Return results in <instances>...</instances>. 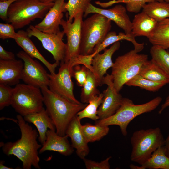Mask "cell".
Here are the masks:
<instances>
[{
	"instance_id": "6da1fadb",
	"label": "cell",
	"mask_w": 169,
	"mask_h": 169,
	"mask_svg": "<svg viewBox=\"0 0 169 169\" xmlns=\"http://www.w3.org/2000/svg\"><path fill=\"white\" fill-rule=\"evenodd\" d=\"M16 118L21 133L20 138L14 142H1L0 147L7 156L13 155L19 159L22 163L23 169H31L33 166L40 169L38 150L42 145L37 141L38 132L29 125L22 116L18 115Z\"/></svg>"
},
{
	"instance_id": "7a4b0ae2",
	"label": "cell",
	"mask_w": 169,
	"mask_h": 169,
	"mask_svg": "<svg viewBox=\"0 0 169 169\" xmlns=\"http://www.w3.org/2000/svg\"><path fill=\"white\" fill-rule=\"evenodd\" d=\"M40 89L45 110L55 127L56 133L61 136H65L71 121L88 103H73L53 92L48 87Z\"/></svg>"
},
{
	"instance_id": "3957f363",
	"label": "cell",
	"mask_w": 169,
	"mask_h": 169,
	"mask_svg": "<svg viewBox=\"0 0 169 169\" xmlns=\"http://www.w3.org/2000/svg\"><path fill=\"white\" fill-rule=\"evenodd\" d=\"M162 100L161 97L157 96L145 103L135 105L131 100L123 98L120 106L114 114L107 118L95 121V125L107 126L118 125L120 127L122 134L126 136L127 128L130 123L137 116L155 109Z\"/></svg>"
},
{
	"instance_id": "277c9868",
	"label": "cell",
	"mask_w": 169,
	"mask_h": 169,
	"mask_svg": "<svg viewBox=\"0 0 169 169\" xmlns=\"http://www.w3.org/2000/svg\"><path fill=\"white\" fill-rule=\"evenodd\" d=\"M54 4L39 0H17L9 8L6 22L15 29H20L36 19H43Z\"/></svg>"
},
{
	"instance_id": "5b68a950",
	"label": "cell",
	"mask_w": 169,
	"mask_h": 169,
	"mask_svg": "<svg viewBox=\"0 0 169 169\" xmlns=\"http://www.w3.org/2000/svg\"><path fill=\"white\" fill-rule=\"evenodd\" d=\"M111 21L98 13H94L84 21L81 26L80 54L90 55L94 48L101 43L110 31Z\"/></svg>"
},
{
	"instance_id": "8992f818",
	"label": "cell",
	"mask_w": 169,
	"mask_h": 169,
	"mask_svg": "<svg viewBox=\"0 0 169 169\" xmlns=\"http://www.w3.org/2000/svg\"><path fill=\"white\" fill-rule=\"evenodd\" d=\"M165 141L159 127L136 131L131 138V161L142 165L156 149L164 145Z\"/></svg>"
},
{
	"instance_id": "52a82bcc",
	"label": "cell",
	"mask_w": 169,
	"mask_h": 169,
	"mask_svg": "<svg viewBox=\"0 0 169 169\" xmlns=\"http://www.w3.org/2000/svg\"><path fill=\"white\" fill-rule=\"evenodd\" d=\"M148 58L147 55L139 54L134 49L116 58L112 67L111 75L114 87L118 92L128 81L139 74Z\"/></svg>"
},
{
	"instance_id": "ba28073f",
	"label": "cell",
	"mask_w": 169,
	"mask_h": 169,
	"mask_svg": "<svg viewBox=\"0 0 169 169\" xmlns=\"http://www.w3.org/2000/svg\"><path fill=\"white\" fill-rule=\"evenodd\" d=\"M44 104L40 88L19 83L13 88L11 105L22 116L39 112L44 107Z\"/></svg>"
},
{
	"instance_id": "9c48e42d",
	"label": "cell",
	"mask_w": 169,
	"mask_h": 169,
	"mask_svg": "<svg viewBox=\"0 0 169 169\" xmlns=\"http://www.w3.org/2000/svg\"><path fill=\"white\" fill-rule=\"evenodd\" d=\"M73 63L70 62H60V67L57 74H48L49 78V89L53 92L76 104L82 103L75 97L74 93Z\"/></svg>"
},
{
	"instance_id": "30bf717a",
	"label": "cell",
	"mask_w": 169,
	"mask_h": 169,
	"mask_svg": "<svg viewBox=\"0 0 169 169\" xmlns=\"http://www.w3.org/2000/svg\"><path fill=\"white\" fill-rule=\"evenodd\" d=\"M84 13L80 12L74 17L71 22L62 20L60 25L67 37L65 56L63 62H74L80 54L81 39V26Z\"/></svg>"
},
{
	"instance_id": "8fae6325",
	"label": "cell",
	"mask_w": 169,
	"mask_h": 169,
	"mask_svg": "<svg viewBox=\"0 0 169 169\" xmlns=\"http://www.w3.org/2000/svg\"><path fill=\"white\" fill-rule=\"evenodd\" d=\"M17 56L23 62L21 79L26 84L40 88L48 87V74L40 63L23 51H19Z\"/></svg>"
},
{
	"instance_id": "7c38bea8",
	"label": "cell",
	"mask_w": 169,
	"mask_h": 169,
	"mask_svg": "<svg viewBox=\"0 0 169 169\" xmlns=\"http://www.w3.org/2000/svg\"><path fill=\"white\" fill-rule=\"evenodd\" d=\"M26 31L29 37H35L41 42L43 47L52 55L55 62L59 64L64 61L66 45L63 41L65 34L63 30H60L56 33H47L31 25Z\"/></svg>"
},
{
	"instance_id": "4fadbf2b",
	"label": "cell",
	"mask_w": 169,
	"mask_h": 169,
	"mask_svg": "<svg viewBox=\"0 0 169 169\" xmlns=\"http://www.w3.org/2000/svg\"><path fill=\"white\" fill-rule=\"evenodd\" d=\"M102 83L107 87L103 91L102 101L98 110L99 120L107 118L114 114L120 106L123 98L114 87L111 74H107L104 76Z\"/></svg>"
},
{
	"instance_id": "5bb4252c",
	"label": "cell",
	"mask_w": 169,
	"mask_h": 169,
	"mask_svg": "<svg viewBox=\"0 0 169 169\" xmlns=\"http://www.w3.org/2000/svg\"><path fill=\"white\" fill-rule=\"evenodd\" d=\"M126 8L121 4L116 5L109 9L98 8L90 3L84 13L86 17L90 13L100 14L114 22L127 34L131 33L132 22L127 13Z\"/></svg>"
},
{
	"instance_id": "9a60e30c",
	"label": "cell",
	"mask_w": 169,
	"mask_h": 169,
	"mask_svg": "<svg viewBox=\"0 0 169 169\" xmlns=\"http://www.w3.org/2000/svg\"><path fill=\"white\" fill-rule=\"evenodd\" d=\"M65 0H56L44 18L34 27L44 33H56L60 31L59 26L64 16L67 11Z\"/></svg>"
},
{
	"instance_id": "2e32d148",
	"label": "cell",
	"mask_w": 169,
	"mask_h": 169,
	"mask_svg": "<svg viewBox=\"0 0 169 169\" xmlns=\"http://www.w3.org/2000/svg\"><path fill=\"white\" fill-rule=\"evenodd\" d=\"M120 41L117 42L108 49H104L102 54H96L93 58L91 62L92 72L95 75L100 86L102 85V79L107 70L112 68L114 64L112 57L114 53L119 49Z\"/></svg>"
},
{
	"instance_id": "e0dca14e",
	"label": "cell",
	"mask_w": 169,
	"mask_h": 169,
	"mask_svg": "<svg viewBox=\"0 0 169 169\" xmlns=\"http://www.w3.org/2000/svg\"><path fill=\"white\" fill-rule=\"evenodd\" d=\"M46 135V140L39 150V154L46 151H53L67 156L73 153L74 148L69 143L67 135L59 136L56 131L50 129L48 130Z\"/></svg>"
},
{
	"instance_id": "ac0fdd59",
	"label": "cell",
	"mask_w": 169,
	"mask_h": 169,
	"mask_svg": "<svg viewBox=\"0 0 169 169\" xmlns=\"http://www.w3.org/2000/svg\"><path fill=\"white\" fill-rule=\"evenodd\" d=\"M80 120L77 115L71 121L66 131L65 135L71 139V145L77 155L83 159L88 155L90 149L81 129Z\"/></svg>"
},
{
	"instance_id": "d6986e66",
	"label": "cell",
	"mask_w": 169,
	"mask_h": 169,
	"mask_svg": "<svg viewBox=\"0 0 169 169\" xmlns=\"http://www.w3.org/2000/svg\"><path fill=\"white\" fill-rule=\"evenodd\" d=\"M23 65L21 60L0 59V84L10 86L19 84Z\"/></svg>"
},
{
	"instance_id": "ffe728a7",
	"label": "cell",
	"mask_w": 169,
	"mask_h": 169,
	"mask_svg": "<svg viewBox=\"0 0 169 169\" xmlns=\"http://www.w3.org/2000/svg\"><path fill=\"white\" fill-rule=\"evenodd\" d=\"M17 33L18 36L15 40V41L23 51L32 58H35L42 62L47 68L51 74L56 73L55 69L59 63L55 62L51 64L39 52L30 39L27 31L19 30Z\"/></svg>"
},
{
	"instance_id": "44dd1931",
	"label": "cell",
	"mask_w": 169,
	"mask_h": 169,
	"mask_svg": "<svg viewBox=\"0 0 169 169\" xmlns=\"http://www.w3.org/2000/svg\"><path fill=\"white\" fill-rule=\"evenodd\" d=\"M23 117L26 122L33 124L37 128L38 141L42 145L46 140L48 130L56 131L53 121L44 107L39 112Z\"/></svg>"
},
{
	"instance_id": "7402d4cb",
	"label": "cell",
	"mask_w": 169,
	"mask_h": 169,
	"mask_svg": "<svg viewBox=\"0 0 169 169\" xmlns=\"http://www.w3.org/2000/svg\"><path fill=\"white\" fill-rule=\"evenodd\" d=\"M158 22L143 11L136 14L132 22L131 33L135 37H149L155 30Z\"/></svg>"
},
{
	"instance_id": "603a6c76",
	"label": "cell",
	"mask_w": 169,
	"mask_h": 169,
	"mask_svg": "<svg viewBox=\"0 0 169 169\" xmlns=\"http://www.w3.org/2000/svg\"><path fill=\"white\" fill-rule=\"evenodd\" d=\"M121 40H126L131 42L133 45L134 49L137 52L141 51L144 48V43H139L136 42L135 37L132 34H127L123 32L119 33L117 34L115 31L109 32L103 41L94 48L93 53L94 56L99 53L109 45Z\"/></svg>"
},
{
	"instance_id": "cb8c5ba5",
	"label": "cell",
	"mask_w": 169,
	"mask_h": 169,
	"mask_svg": "<svg viewBox=\"0 0 169 169\" xmlns=\"http://www.w3.org/2000/svg\"><path fill=\"white\" fill-rule=\"evenodd\" d=\"M148 38L152 45L169 49V18L158 22L155 30Z\"/></svg>"
},
{
	"instance_id": "d4e9b609",
	"label": "cell",
	"mask_w": 169,
	"mask_h": 169,
	"mask_svg": "<svg viewBox=\"0 0 169 169\" xmlns=\"http://www.w3.org/2000/svg\"><path fill=\"white\" fill-rule=\"evenodd\" d=\"M139 74L151 81L169 83V75L151 59L145 63Z\"/></svg>"
},
{
	"instance_id": "484cf974",
	"label": "cell",
	"mask_w": 169,
	"mask_h": 169,
	"mask_svg": "<svg viewBox=\"0 0 169 169\" xmlns=\"http://www.w3.org/2000/svg\"><path fill=\"white\" fill-rule=\"evenodd\" d=\"M142 11L158 22L169 18V2L154 1L146 3Z\"/></svg>"
},
{
	"instance_id": "4316f807",
	"label": "cell",
	"mask_w": 169,
	"mask_h": 169,
	"mask_svg": "<svg viewBox=\"0 0 169 169\" xmlns=\"http://www.w3.org/2000/svg\"><path fill=\"white\" fill-rule=\"evenodd\" d=\"M100 86L93 72L88 69L86 80L82 86L80 95L82 103H88L95 96L100 93L97 89Z\"/></svg>"
},
{
	"instance_id": "83f0119b",
	"label": "cell",
	"mask_w": 169,
	"mask_h": 169,
	"mask_svg": "<svg viewBox=\"0 0 169 169\" xmlns=\"http://www.w3.org/2000/svg\"><path fill=\"white\" fill-rule=\"evenodd\" d=\"M141 166L145 169H169V157L166 154L164 146L156 149Z\"/></svg>"
},
{
	"instance_id": "f1b7e54d",
	"label": "cell",
	"mask_w": 169,
	"mask_h": 169,
	"mask_svg": "<svg viewBox=\"0 0 169 169\" xmlns=\"http://www.w3.org/2000/svg\"><path fill=\"white\" fill-rule=\"evenodd\" d=\"M81 129L88 143L100 140L107 135L109 131L108 126L93 125L88 123L81 125Z\"/></svg>"
},
{
	"instance_id": "f546056e",
	"label": "cell",
	"mask_w": 169,
	"mask_h": 169,
	"mask_svg": "<svg viewBox=\"0 0 169 169\" xmlns=\"http://www.w3.org/2000/svg\"><path fill=\"white\" fill-rule=\"evenodd\" d=\"M154 1H165L169 2V0H112L102 2L96 1L95 4L103 8H106L115 3H123L126 4V8L129 12L138 13L147 3Z\"/></svg>"
},
{
	"instance_id": "4dcf8cb0",
	"label": "cell",
	"mask_w": 169,
	"mask_h": 169,
	"mask_svg": "<svg viewBox=\"0 0 169 169\" xmlns=\"http://www.w3.org/2000/svg\"><path fill=\"white\" fill-rule=\"evenodd\" d=\"M103 97V93L95 96L85 108L78 113L77 116L78 119L80 120L84 118H88L95 121L99 120L97 111Z\"/></svg>"
},
{
	"instance_id": "1f68e13d",
	"label": "cell",
	"mask_w": 169,
	"mask_h": 169,
	"mask_svg": "<svg viewBox=\"0 0 169 169\" xmlns=\"http://www.w3.org/2000/svg\"><path fill=\"white\" fill-rule=\"evenodd\" d=\"M151 59L169 75V52L156 45H152L150 49Z\"/></svg>"
},
{
	"instance_id": "d6a6232c",
	"label": "cell",
	"mask_w": 169,
	"mask_h": 169,
	"mask_svg": "<svg viewBox=\"0 0 169 169\" xmlns=\"http://www.w3.org/2000/svg\"><path fill=\"white\" fill-rule=\"evenodd\" d=\"M166 84L163 82H156L148 79L139 74L132 78L125 84L129 86L138 87L146 90L153 92L158 91Z\"/></svg>"
},
{
	"instance_id": "836d02e7",
	"label": "cell",
	"mask_w": 169,
	"mask_h": 169,
	"mask_svg": "<svg viewBox=\"0 0 169 169\" xmlns=\"http://www.w3.org/2000/svg\"><path fill=\"white\" fill-rule=\"evenodd\" d=\"M92 0H68L66 5L67 11L68 12L70 22H72L74 16L78 13H84Z\"/></svg>"
},
{
	"instance_id": "e575fe53",
	"label": "cell",
	"mask_w": 169,
	"mask_h": 169,
	"mask_svg": "<svg viewBox=\"0 0 169 169\" xmlns=\"http://www.w3.org/2000/svg\"><path fill=\"white\" fill-rule=\"evenodd\" d=\"M13 88L10 86L0 84V110L11 105Z\"/></svg>"
},
{
	"instance_id": "d590c367",
	"label": "cell",
	"mask_w": 169,
	"mask_h": 169,
	"mask_svg": "<svg viewBox=\"0 0 169 169\" xmlns=\"http://www.w3.org/2000/svg\"><path fill=\"white\" fill-rule=\"evenodd\" d=\"M88 69L83 65L82 66L77 65L73 67V77L75 78L78 86L82 87L84 85L86 80Z\"/></svg>"
},
{
	"instance_id": "8d00e7d4",
	"label": "cell",
	"mask_w": 169,
	"mask_h": 169,
	"mask_svg": "<svg viewBox=\"0 0 169 169\" xmlns=\"http://www.w3.org/2000/svg\"><path fill=\"white\" fill-rule=\"evenodd\" d=\"M14 27L9 23H0V38L3 40L13 39L15 40L18 34L15 31Z\"/></svg>"
},
{
	"instance_id": "74e56055",
	"label": "cell",
	"mask_w": 169,
	"mask_h": 169,
	"mask_svg": "<svg viewBox=\"0 0 169 169\" xmlns=\"http://www.w3.org/2000/svg\"><path fill=\"white\" fill-rule=\"evenodd\" d=\"M111 157L109 156L100 162H96L85 158L83 160L87 169H109L110 165L109 160Z\"/></svg>"
},
{
	"instance_id": "f35d334b",
	"label": "cell",
	"mask_w": 169,
	"mask_h": 169,
	"mask_svg": "<svg viewBox=\"0 0 169 169\" xmlns=\"http://www.w3.org/2000/svg\"><path fill=\"white\" fill-rule=\"evenodd\" d=\"M17 0H7L0 1V18L2 20L6 21L7 20V13L10 5Z\"/></svg>"
},
{
	"instance_id": "ab89813d",
	"label": "cell",
	"mask_w": 169,
	"mask_h": 169,
	"mask_svg": "<svg viewBox=\"0 0 169 169\" xmlns=\"http://www.w3.org/2000/svg\"><path fill=\"white\" fill-rule=\"evenodd\" d=\"M0 59L8 60L15 59V55L12 52L6 50L0 45Z\"/></svg>"
},
{
	"instance_id": "60d3db41",
	"label": "cell",
	"mask_w": 169,
	"mask_h": 169,
	"mask_svg": "<svg viewBox=\"0 0 169 169\" xmlns=\"http://www.w3.org/2000/svg\"><path fill=\"white\" fill-rule=\"evenodd\" d=\"M169 106V95L166 97L164 103L162 105L160 109L159 110L158 113L161 114L163 111L167 107Z\"/></svg>"
},
{
	"instance_id": "b9f144b4",
	"label": "cell",
	"mask_w": 169,
	"mask_h": 169,
	"mask_svg": "<svg viewBox=\"0 0 169 169\" xmlns=\"http://www.w3.org/2000/svg\"><path fill=\"white\" fill-rule=\"evenodd\" d=\"M166 155L169 157V134L165 140V144L164 146Z\"/></svg>"
},
{
	"instance_id": "7bdbcfd3",
	"label": "cell",
	"mask_w": 169,
	"mask_h": 169,
	"mask_svg": "<svg viewBox=\"0 0 169 169\" xmlns=\"http://www.w3.org/2000/svg\"><path fill=\"white\" fill-rule=\"evenodd\" d=\"M5 161L3 160H1L0 161V169H13V168L5 166L4 165Z\"/></svg>"
},
{
	"instance_id": "ee69618b",
	"label": "cell",
	"mask_w": 169,
	"mask_h": 169,
	"mask_svg": "<svg viewBox=\"0 0 169 169\" xmlns=\"http://www.w3.org/2000/svg\"><path fill=\"white\" fill-rule=\"evenodd\" d=\"M129 167L131 169H145L141 165L139 166L132 164L130 165Z\"/></svg>"
},
{
	"instance_id": "f6af8a7d",
	"label": "cell",
	"mask_w": 169,
	"mask_h": 169,
	"mask_svg": "<svg viewBox=\"0 0 169 169\" xmlns=\"http://www.w3.org/2000/svg\"><path fill=\"white\" fill-rule=\"evenodd\" d=\"M40 2L44 3H54L56 0H39Z\"/></svg>"
},
{
	"instance_id": "bcb514c9",
	"label": "cell",
	"mask_w": 169,
	"mask_h": 169,
	"mask_svg": "<svg viewBox=\"0 0 169 169\" xmlns=\"http://www.w3.org/2000/svg\"><path fill=\"white\" fill-rule=\"evenodd\" d=\"M6 0H0V1H6Z\"/></svg>"
}]
</instances>
